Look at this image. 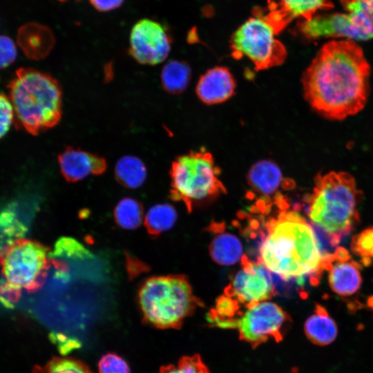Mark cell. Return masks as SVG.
Here are the masks:
<instances>
[{
  "label": "cell",
  "instance_id": "obj_16",
  "mask_svg": "<svg viewBox=\"0 0 373 373\" xmlns=\"http://www.w3.org/2000/svg\"><path fill=\"white\" fill-rule=\"evenodd\" d=\"M235 88V79L228 68L217 66L200 77L196 93L202 102L216 104L229 99L234 94Z\"/></svg>",
  "mask_w": 373,
  "mask_h": 373
},
{
  "label": "cell",
  "instance_id": "obj_24",
  "mask_svg": "<svg viewBox=\"0 0 373 373\" xmlns=\"http://www.w3.org/2000/svg\"><path fill=\"white\" fill-rule=\"evenodd\" d=\"M114 217L119 226L124 229H134L143 220V209L141 204L131 198L121 200L114 211Z\"/></svg>",
  "mask_w": 373,
  "mask_h": 373
},
{
  "label": "cell",
  "instance_id": "obj_12",
  "mask_svg": "<svg viewBox=\"0 0 373 373\" xmlns=\"http://www.w3.org/2000/svg\"><path fill=\"white\" fill-rule=\"evenodd\" d=\"M171 43V37L162 24L142 19L131 29L129 52L140 64L156 65L168 57Z\"/></svg>",
  "mask_w": 373,
  "mask_h": 373
},
{
  "label": "cell",
  "instance_id": "obj_23",
  "mask_svg": "<svg viewBox=\"0 0 373 373\" xmlns=\"http://www.w3.org/2000/svg\"><path fill=\"white\" fill-rule=\"evenodd\" d=\"M177 220V213L169 204H157L151 207L144 218L149 233L159 235L171 229Z\"/></svg>",
  "mask_w": 373,
  "mask_h": 373
},
{
  "label": "cell",
  "instance_id": "obj_17",
  "mask_svg": "<svg viewBox=\"0 0 373 373\" xmlns=\"http://www.w3.org/2000/svg\"><path fill=\"white\" fill-rule=\"evenodd\" d=\"M55 41L52 30L35 22L21 26L17 35L18 46L26 57L33 60L45 58L52 50Z\"/></svg>",
  "mask_w": 373,
  "mask_h": 373
},
{
  "label": "cell",
  "instance_id": "obj_28",
  "mask_svg": "<svg viewBox=\"0 0 373 373\" xmlns=\"http://www.w3.org/2000/svg\"><path fill=\"white\" fill-rule=\"evenodd\" d=\"M160 373H210L200 356H184L177 364L161 367Z\"/></svg>",
  "mask_w": 373,
  "mask_h": 373
},
{
  "label": "cell",
  "instance_id": "obj_21",
  "mask_svg": "<svg viewBox=\"0 0 373 373\" xmlns=\"http://www.w3.org/2000/svg\"><path fill=\"white\" fill-rule=\"evenodd\" d=\"M115 173L122 185L129 189H137L144 184L146 178V168L138 157L126 155L117 161Z\"/></svg>",
  "mask_w": 373,
  "mask_h": 373
},
{
  "label": "cell",
  "instance_id": "obj_30",
  "mask_svg": "<svg viewBox=\"0 0 373 373\" xmlns=\"http://www.w3.org/2000/svg\"><path fill=\"white\" fill-rule=\"evenodd\" d=\"M15 122L11 102L5 93H0V139L5 136Z\"/></svg>",
  "mask_w": 373,
  "mask_h": 373
},
{
  "label": "cell",
  "instance_id": "obj_29",
  "mask_svg": "<svg viewBox=\"0 0 373 373\" xmlns=\"http://www.w3.org/2000/svg\"><path fill=\"white\" fill-rule=\"evenodd\" d=\"M98 370L99 373H131L127 363L114 353H107L102 356Z\"/></svg>",
  "mask_w": 373,
  "mask_h": 373
},
{
  "label": "cell",
  "instance_id": "obj_19",
  "mask_svg": "<svg viewBox=\"0 0 373 373\" xmlns=\"http://www.w3.org/2000/svg\"><path fill=\"white\" fill-rule=\"evenodd\" d=\"M304 329L307 338L317 345H327L337 336V326L322 306L316 305L314 313L307 319Z\"/></svg>",
  "mask_w": 373,
  "mask_h": 373
},
{
  "label": "cell",
  "instance_id": "obj_10",
  "mask_svg": "<svg viewBox=\"0 0 373 373\" xmlns=\"http://www.w3.org/2000/svg\"><path fill=\"white\" fill-rule=\"evenodd\" d=\"M289 320L277 304L265 300L241 309L222 329H234L240 338L252 346L269 340H281Z\"/></svg>",
  "mask_w": 373,
  "mask_h": 373
},
{
  "label": "cell",
  "instance_id": "obj_27",
  "mask_svg": "<svg viewBox=\"0 0 373 373\" xmlns=\"http://www.w3.org/2000/svg\"><path fill=\"white\" fill-rule=\"evenodd\" d=\"M351 251L362 258V262L367 265L373 259V226L367 227L352 237Z\"/></svg>",
  "mask_w": 373,
  "mask_h": 373
},
{
  "label": "cell",
  "instance_id": "obj_8",
  "mask_svg": "<svg viewBox=\"0 0 373 373\" xmlns=\"http://www.w3.org/2000/svg\"><path fill=\"white\" fill-rule=\"evenodd\" d=\"M345 12L315 15L300 20L298 28L309 41L344 38L352 41L373 39V0H340Z\"/></svg>",
  "mask_w": 373,
  "mask_h": 373
},
{
  "label": "cell",
  "instance_id": "obj_32",
  "mask_svg": "<svg viewBox=\"0 0 373 373\" xmlns=\"http://www.w3.org/2000/svg\"><path fill=\"white\" fill-rule=\"evenodd\" d=\"M124 0H89L94 8L99 12H108L118 8Z\"/></svg>",
  "mask_w": 373,
  "mask_h": 373
},
{
  "label": "cell",
  "instance_id": "obj_4",
  "mask_svg": "<svg viewBox=\"0 0 373 373\" xmlns=\"http://www.w3.org/2000/svg\"><path fill=\"white\" fill-rule=\"evenodd\" d=\"M7 88L17 128L36 135L59 123L62 113L61 89L51 75L31 68H20Z\"/></svg>",
  "mask_w": 373,
  "mask_h": 373
},
{
  "label": "cell",
  "instance_id": "obj_1",
  "mask_svg": "<svg viewBox=\"0 0 373 373\" xmlns=\"http://www.w3.org/2000/svg\"><path fill=\"white\" fill-rule=\"evenodd\" d=\"M370 66L354 41L325 44L303 74L306 101L319 115L342 120L365 107L370 93Z\"/></svg>",
  "mask_w": 373,
  "mask_h": 373
},
{
  "label": "cell",
  "instance_id": "obj_22",
  "mask_svg": "<svg viewBox=\"0 0 373 373\" xmlns=\"http://www.w3.org/2000/svg\"><path fill=\"white\" fill-rule=\"evenodd\" d=\"M191 74V68L185 62L171 61L164 65L161 73L162 87L169 93L179 94L187 87Z\"/></svg>",
  "mask_w": 373,
  "mask_h": 373
},
{
  "label": "cell",
  "instance_id": "obj_9",
  "mask_svg": "<svg viewBox=\"0 0 373 373\" xmlns=\"http://www.w3.org/2000/svg\"><path fill=\"white\" fill-rule=\"evenodd\" d=\"M276 35L265 12L256 9L232 35L231 55L235 59L246 57L256 70L279 66L285 61L287 52Z\"/></svg>",
  "mask_w": 373,
  "mask_h": 373
},
{
  "label": "cell",
  "instance_id": "obj_31",
  "mask_svg": "<svg viewBox=\"0 0 373 373\" xmlns=\"http://www.w3.org/2000/svg\"><path fill=\"white\" fill-rule=\"evenodd\" d=\"M17 55V47L13 40L6 35H0V69L12 64Z\"/></svg>",
  "mask_w": 373,
  "mask_h": 373
},
{
  "label": "cell",
  "instance_id": "obj_6",
  "mask_svg": "<svg viewBox=\"0 0 373 373\" xmlns=\"http://www.w3.org/2000/svg\"><path fill=\"white\" fill-rule=\"evenodd\" d=\"M3 283L0 300L12 305L23 291L38 289L49 267L48 249L37 241L21 238L0 250Z\"/></svg>",
  "mask_w": 373,
  "mask_h": 373
},
{
  "label": "cell",
  "instance_id": "obj_33",
  "mask_svg": "<svg viewBox=\"0 0 373 373\" xmlns=\"http://www.w3.org/2000/svg\"><path fill=\"white\" fill-rule=\"evenodd\" d=\"M59 1H65V0H59Z\"/></svg>",
  "mask_w": 373,
  "mask_h": 373
},
{
  "label": "cell",
  "instance_id": "obj_20",
  "mask_svg": "<svg viewBox=\"0 0 373 373\" xmlns=\"http://www.w3.org/2000/svg\"><path fill=\"white\" fill-rule=\"evenodd\" d=\"M209 254L214 262L221 265H232L244 257L240 239L233 233L222 231L214 236L209 245Z\"/></svg>",
  "mask_w": 373,
  "mask_h": 373
},
{
  "label": "cell",
  "instance_id": "obj_14",
  "mask_svg": "<svg viewBox=\"0 0 373 373\" xmlns=\"http://www.w3.org/2000/svg\"><path fill=\"white\" fill-rule=\"evenodd\" d=\"M361 265L351 259L342 247H336L334 259L327 271L331 289L341 296H350L360 288L362 283Z\"/></svg>",
  "mask_w": 373,
  "mask_h": 373
},
{
  "label": "cell",
  "instance_id": "obj_25",
  "mask_svg": "<svg viewBox=\"0 0 373 373\" xmlns=\"http://www.w3.org/2000/svg\"><path fill=\"white\" fill-rule=\"evenodd\" d=\"M25 227L10 209L0 212V250L23 238Z\"/></svg>",
  "mask_w": 373,
  "mask_h": 373
},
{
  "label": "cell",
  "instance_id": "obj_13",
  "mask_svg": "<svg viewBox=\"0 0 373 373\" xmlns=\"http://www.w3.org/2000/svg\"><path fill=\"white\" fill-rule=\"evenodd\" d=\"M267 18L278 35L295 19L309 20L334 8L330 0H267Z\"/></svg>",
  "mask_w": 373,
  "mask_h": 373
},
{
  "label": "cell",
  "instance_id": "obj_26",
  "mask_svg": "<svg viewBox=\"0 0 373 373\" xmlns=\"http://www.w3.org/2000/svg\"><path fill=\"white\" fill-rule=\"evenodd\" d=\"M32 373H93L81 361L71 357H54L45 365L36 366Z\"/></svg>",
  "mask_w": 373,
  "mask_h": 373
},
{
  "label": "cell",
  "instance_id": "obj_7",
  "mask_svg": "<svg viewBox=\"0 0 373 373\" xmlns=\"http://www.w3.org/2000/svg\"><path fill=\"white\" fill-rule=\"evenodd\" d=\"M170 173L173 198L183 202L189 209L225 191L219 179L220 169L204 148L176 158Z\"/></svg>",
  "mask_w": 373,
  "mask_h": 373
},
{
  "label": "cell",
  "instance_id": "obj_11",
  "mask_svg": "<svg viewBox=\"0 0 373 373\" xmlns=\"http://www.w3.org/2000/svg\"><path fill=\"white\" fill-rule=\"evenodd\" d=\"M241 268L224 290L240 308L269 300L275 292L271 272L259 261L243 257Z\"/></svg>",
  "mask_w": 373,
  "mask_h": 373
},
{
  "label": "cell",
  "instance_id": "obj_2",
  "mask_svg": "<svg viewBox=\"0 0 373 373\" xmlns=\"http://www.w3.org/2000/svg\"><path fill=\"white\" fill-rule=\"evenodd\" d=\"M259 253L258 261L271 273L298 285L306 278L317 284L334 259L314 227L296 211L286 209L267 223Z\"/></svg>",
  "mask_w": 373,
  "mask_h": 373
},
{
  "label": "cell",
  "instance_id": "obj_5",
  "mask_svg": "<svg viewBox=\"0 0 373 373\" xmlns=\"http://www.w3.org/2000/svg\"><path fill=\"white\" fill-rule=\"evenodd\" d=\"M137 298L144 320L160 329L180 327L199 303L182 275L148 278L141 285Z\"/></svg>",
  "mask_w": 373,
  "mask_h": 373
},
{
  "label": "cell",
  "instance_id": "obj_15",
  "mask_svg": "<svg viewBox=\"0 0 373 373\" xmlns=\"http://www.w3.org/2000/svg\"><path fill=\"white\" fill-rule=\"evenodd\" d=\"M60 171L68 182L82 180L90 175H99L106 169L104 158L79 149L66 148L58 156Z\"/></svg>",
  "mask_w": 373,
  "mask_h": 373
},
{
  "label": "cell",
  "instance_id": "obj_18",
  "mask_svg": "<svg viewBox=\"0 0 373 373\" xmlns=\"http://www.w3.org/2000/svg\"><path fill=\"white\" fill-rule=\"evenodd\" d=\"M247 180L251 189L261 196H278L286 184L278 165L271 160H260L249 169Z\"/></svg>",
  "mask_w": 373,
  "mask_h": 373
},
{
  "label": "cell",
  "instance_id": "obj_3",
  "mask_svg": "<svg viewBox=\"0 0 373 373\" xmlns=\"http://www.w3.org/2000/svg\"><path fill=\"white\" fill-rule=\"evenodd\" d=\"M362 193L354 178L344 171L318 174L307 197V214L332 247H336L359 221Z\"/></svg>",
  "mask_w": 373,
  "mask_h": 373
}]
</instances>
